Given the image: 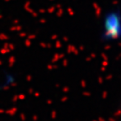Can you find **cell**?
I'll list each match as a JSON object with an SVG mask.
<instances>
[{"instance_id": "1", "label": "cell", "mask_w": 121, "mask_h": 121, "mask_svg": "<svg viewBox=\"0 0 121 121\" xmlns=\"http://www.w3.org/2000/svg\"><path fill=\"white\" fill-rule=\"evenodd\" d=\"M101 40L104 42H113L121 40V12L113 9L104 14L102 23Z\"/></svg>"}]
</instances>
